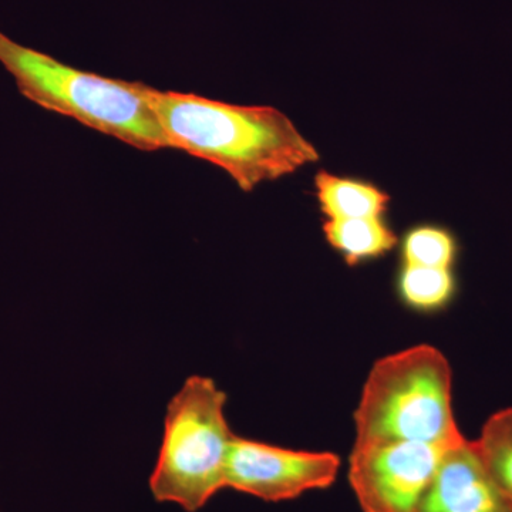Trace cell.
<instances>
[{
	"instance_id": "cell-9",
	"label": "cell",
	"mask_w": 512,
	"mask_h": 512,
	"mask_svg": "<svg viewBox=\"0 0 512 512\" xmlns=\"http://www.w3.org/2000/svg\"><path fill=\"white\" fill-rule=\"evenodd\" d=\"M323 232L330 247L350 265L380 258L399 242L383 217L328 220L323 224Z\"/></svg>"
},
{
	"instance_id": "cell-12",
	"label": "cell",
	"mask_w": 512,
	"mask_h": 512,
	"mask_svg": "<svg viewBox=\"0 0 512 512\" xmlns=\"http://www.w3.org/2000/svg\"><path fill=\"white\" fill-rule=\"evenodd\" d=\"M400 251L403 264L453 269L460 248L450 229L423 224L404 234Z\"/></svg>"
},
{
	"instance_id": "cell-8",
	"label": "cell",
	"mask_w": 512,
	"mask_h": 512,
	"mask_svg": "<svg viewBox=\"0 0 512 512\" xmlns=\"http://www.w3.org/2000/svg\"><path fill=\"white\" fill-rule=\"evenodd\" d=\"M315 192L320 211L328 220L380 218L389 208V195L377 185L328 171L316 174Z\"/></svg>"
},
{
	"instance_id": "cell-10",
	"label": "cell",
	"mask_w": 512,
	"mask_h": 512,
	"mask_svg": "<svg viewBox=\"0 0 512 512\" xmlns=\"http://www.w3.org/2000/svg\"><path fill=\"white\" fill-rule=\"evenodd\" d=\"M397 293L409 308L430 312L453 301L457 279L453 269L402 264L397 275Z\"/></svg>"
},
{
	"instance_id": "cell-2",
	"label": "cell",
	"mask_w": 512,
	"mask_h": 512,
	"mask_svg": "<svg viewBox=\"0 0 512 512\" xmlns=\"http://www.w3.org/2000/svg\"><path fill=\"white\" fill-rule=\"evenodd\" d=\"M0 64L23 97L137 150L170 148L150 99V86L111 79L59 62L0 32Z\"/></svg>"
},
{
	"instance_id": "cell-3",
	"label": "cell",
	"mask_w": 512,
	"mask_h": 512,
	"mask_svg": "<svg viewBox=\"0 0 512 512\" xmlns=\"http://www.w3.org/2000/svg\"><path fill=\"white\" fill-rule=\"evenodd\" d=\"M355 443L412 441L447 447L463 439L447 357L417 345L377 360L355 412Z\"/></svg>"
},
{
	"instance_id": "cell-6",
	"label": "cell",
	"mask_w": 512,
	"mask_h": 512,
	"mask_svg": "<svg viewBox=\"0 0 512 512\" xmlns=\"http://www.w3.org/2000/svg\"><path fill=\"white\" fill-rule=\"evenodd\" d=\"M339 468V457L329 451L291 450L235 436L225 485L268 503H279L330 487Z\"/></svg>"
},
{
	"instance_id": "cell-7",
	"label": "cell",
	"mask_w": 512,
	"mask_h": 512,
	"mask_svg": "<svg viewBox=\"0 0 512 512\" xmlns=\"http://www.w3.org/2000/svg\"><path fill=\"white\" fill-rule=\"evenodd\" d=\"M417 512H512V501L466 437L443 451Z\"/></svg>"
},
{
	"instance_id": "cell-11",
	"label": "cell",
	"mask_w": 512,
	"mask_h": 512,
	"mask_svg": "<svg viewBox=\"0 0 512 512\" xmlns=\"http://www.w3.org/2000/svg\"><path fill=\"white\" fill-rule=\"evenodd\" d=\"M473 441L488 473L512 501V407L491 414Z\"/></svg>"
},
{
	"instance_id": "cell-5",
	"label": "cell",
	"mask_w": 512,
	"mask_h": 512,
	"mask_svg": "<svg viewBox=\"0 0 512 512\" xmlns=\"http://www.w3.org/2000/svg\"><path fill=\"white\" fill-rule=\"evenodd\" d=\"M444 450L412 441L355 443L349 483L360 508L363 512H417Z\"/></svg>"
},
{
	"instance_id": "cell-1",
	"label": "cell",
	"mask_w": 512,
	"mask_h": 512,
	"mask_svg": "<svg viewBox=\"0 0 512 512\" xmlns=\"http://www.w3.org/2000/svg\"><path fill=\"white\" fill-rule=\"evenodd\" d=\"M150 99L170 148L217 165L244 192L319 161L315 146L275 107L154 87Z\"/></svg>"
},
{
	"instance_id": "cell-4",
	"label": "cell",
	"mask_w": 512,
	"mask_h": 512,
	"mask_svg": "<svg viewBox=\"0 0 512 512\" xmlns=\"http://www.w3.org/2000/svg\"><path fill=\"white\" fill-rule=\"evenodd\" d=\"M227 394L210 377L191 376L170 400L150 490L158 503L197 512L227 488L235 434L225 417Z\"/></svg>"
}]
</instances>
